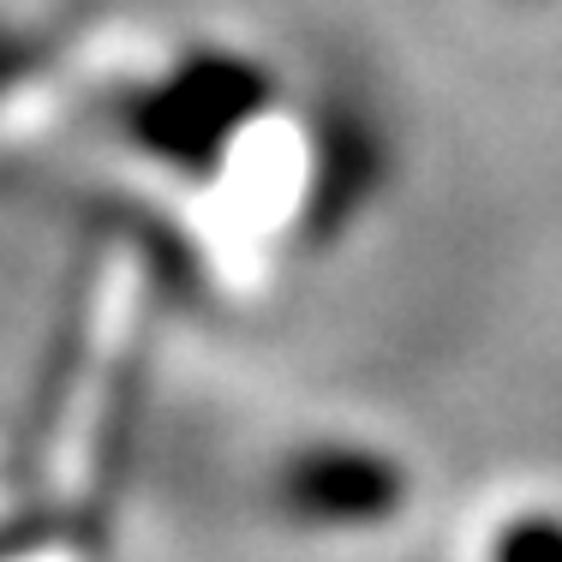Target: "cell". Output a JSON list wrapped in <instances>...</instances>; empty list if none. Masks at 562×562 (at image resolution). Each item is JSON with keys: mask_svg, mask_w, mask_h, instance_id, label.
<instances>
[{"mask_svg": "<svg viewBox=\"0 0 562 562\" xmlns=\"http://www.w3.org/2000/svg\"><path fill=\"white\" fill-rule=\"evenodd\" d=\"M497 562H562V527H557V520H544V515L515 520V527L503 532Z\"/></svg>", "mask_w": 562, "mask_h": 562, "instance_id": "6da1fadb", "label": "cell"}]
</instances>
